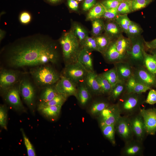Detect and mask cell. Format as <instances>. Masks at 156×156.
Wrapping results in <instances>:
<instances>
[{
	"mask_svg": "<svg viewBox=\"0 0 156 156\" xmlns=\"http://www.w3.org/2000/svg\"><path fill=\"white\" fill-rule=\"evenodd\" d=\"M0 53L1 67L14 69L57 64L60 58L57 44L39 34L19 38L3 47Z\"/></svg>",
	"mask_w": 156,
	"mask_h": 156,
	"instance_id": "obj_1",
	"label": "cell"
},
{
	"mask_svg": "<svg viewBox=\"0 0 156 156\" xmlns=\"http://www.w3.org/2000/svg\"><path fill=\"white\" fill-rule=\"evenodd\" d=\"M29 73L36 87L40 89L48 86L55 85L61 76L50 64L31 68Z\"/></svg>",
	"mask_w": 156,
	"mask_h": 156,
	"instance_id": "obj_2",
	"label": "cell"
},
{
	"mask_svg": "<svg viewBox=\"0 0 156 156\" xmlns=\"http://www.w3.org/2000/svg\"><path fill=\"white\" fill-rule=\"evenodd\" d=\"M59 42L65 65L78 62L81 44L73 31L64 33Z\"/></svg>",
	"mask_w": 156,
	"mask_h": 156,
	"instance_id": "obj_3",
	"label": "cell"
},
{
	"mask_svg": "<svg viewBox=\"0 0 156 156\" xmlns=\"http://www.w3.org/2000/svg\"><path fill=\"white\" fill-rule=\"evenodd\" d=\"M141 94L125 92L118 99L117 104L121 115L129 116L139 112L145 101Z\"/></svg>",
	"mask_w": 156,
	"mask_h": 156,
	"instance_id": "obj_4",
	"label": "cell"
},
{
	"mask_svg": "<svg viewBox=\"0 0 156 156\" xmlns=\"http://www.w3.org/2000/svg\"><path fill=\"white\" fill-rule=\"evenodd\" d=\"M25 73L19 83L20 94L25 103L33 113L35 108L36 87L33 81Z\"/></svg>",
	"mask_w": 156,
	"mask_h": 156,
	"instance_id": "obj_5",
	"label": "cell"
},
{
	"mask_svg": "<svg viewBox=\"0 0 156 156\" xmlns=\"http://www.w3.org/2000/svg\"><path fill=\"white\" fill-rule=\"evenodd\" d=\"M25 73L20 70L1 67L0 90L1 94L19 82Z\"/></svg>",
	"mask_w": 156,
	"mask_h": 156,
	"instance_id": "obj_6",
	"label": "cell"
},
{
	"mask_svg": "<svg viewBox=\"0 0 156 156\" xmlns=\"http://www.w3.org/2000/svg\"><path fill=\"white\" fill-rule=\"evenodd\" d=\"M19 83L9 89L2 95L5 102L15 111L20 112H26L27 111L20 98Z\"/></svg>",
	"mask_w": 156,
	"mask_h": 156,
	"instance_id": "obj_7",
	"label": "cell"
},
{
	"mask_svg": "<svg viewBox=\"0 0 156 156\" xmlns=\"http://www.w3.org/2000/svg\"><path fill=\"white\" fill-rule=\"evenodd\" d=\"M87 72L78 61L65 65L62 75L77 85L84 82Z\"/></svg>",
	"mask_w": 156,
	"mask_h": 156,
	"instance_id": "obj_8",
	"label": "cell"
},
{
	"mask_svg": "<svg viewBox=\"0 0 156 156\" xmlns=\"http://www.w3.org/2000/svg\"><path fill=\"white\" fill-rule=\"evenodd\" d=\"M114 127L116 132L125 142L133 139L134 135L129 116H121Z\"/></svg>",
	"mask_w": 156,
	"mask_h": 156,
	"instance_id": "obj_9",
	"label": "cell"
},
{
	"mask_svg": "<svg viewBox=\"0 0 156 156\" xmlns=\"http://www.w3.org/2000/svg\"><path fill=\"white\" fill-rule=\"evenodd\" d=\"M98 115L100 126L114 125L121 114L117 104L109 105Z\"/></svg>",
	"mask_w": 156,
	"mask_h": 156,
	"instance_id": "obj_10",
	"label": "cell"
},
{
	"mask_svg": "<svg viewBox=\"0 0 156 156\" xmlns=\"http://www.w3.org/2000/svg\"><path fill=\"white\" fill-rule=\"evenodd\" d=\"M139 112L143 119L146 134L155 135L156 133V108H140Z\"/></svg>",
	"mask_w": 156,
	"mask_h": 156,
	"instance_id": "obj_11",
	"label": "cell"
},
{
	"mask_svg": "<svg viewBox=\"0 0 156 156\" xmlns=\"http://www.w3.org/2000/svg\"><path fill=\"white\" fill-rule=\"evenodd\" d=\"M77 85L62 75L55 85V88L59 94L67 97L71 96H76L77 88Z\"/></svg>",
	"mask_w": 156,
	"mask_h": 156,
	"instance_id": "obj_12",
	"label": "cell"
},
{
	"mask_svg": "<svg viewBox=\"0 0 156 156\" xmlns=\"http://www.w3.org/2000/svg\"><path fill=\"white\" fill-rule=\"evenodd\" d=\"M134 136L142 142L146 134L143 119L139 112L129 116Z\"/></svg>",
	"mask_w": 156,
	"mask_h": 156,
	"instance_id": "obj_13",
	"label": "cell"
},
{
	"mask_svg": "<svg viewBox=\"0 0 156 156\" xmlns=\"http://www.w3.org/2000/svg\"><path fill=\"white\" fill-rule=\"evenodd\" d=\"M144 50L143 44L140 41L138 40L134 42L127 53L129 63L137 66H143Z\"/></svg>",
	"mask_w": 156,
	"mask_h": 156,
	"instance_id": "obj_14",
	"label": "cell"
},
{
	"mask_svg": "<svg viewBox=\"0 0 156 156\" xmlns=\"http://www.w3.org/2000/svg\"><path fill=\"white\" fill-rule=\"evenodd\" d=\"M133 75L138 82L150 87L156 86V76L142 66H138L133 71Z\"/></svg>",
	"mask_w": 156,
	"mask_h": 156,
	"instance_id": "obj_15",
	"label": "cell"
},
{
	"mask_svg": "<svg viewBox=\"0 0 156 156\" xmlns=\"http://www.w3.org/2000/svg\"><path fill=\"white\" fill-rule=\"evenodd\" d=\"M121 151V154L125 156L141 155L143 153L142 142L133 139L125 142Z\"/></svg>",
	"mask_w": 156,
	"mask_h": 156,
	"instance_id": "obj_16",
	"label": "cell"
},
{
	"mask_svg": "<svg viewBox=\"0 0 156 156\" xmlns=\"http://www.w3.org/2000/svg\"><path fill=\"white\" fill-rule=\"evenodd\" d=\"M118 77L120 81H126L133 75V71L129 63L123 62L114 64Z\"/></svg>",
	"mask_w": 156,
	"mask_h": 156,
	"instance_id": "obj_17",
	"label": "cell"
},
{
	"mask_svg": "<svg viewBox=\"0 0 156 156\" xmlns=\"http://www.w3.org/2000/svg\"><path fill=\"white\" fill-rule=\"evenodd\" d=\"M105 59L108 62L116 63L123 62L125 57L120 55L117 51L115 42L110 44L103 53Z\"/></svg>",
	"mask_w": 156,
	"mask_h": 156,
	"instance_id": "obj_18",
	"label": "cell"
},
{
	"mask_svg": "<svg viewBox=\"0 0 156 156\" xmlns=\"http://www.w3.org/2000/svg\"><path fill=\"white\" fill-rule=\"evenodd\" d=\"M97 74L94 72H88L84 83L89 91L96 94H101L100 87L97 79Z\"/></svg>",
	"mask_w": 156,
	"mask_h": 156,
	"instance_id": "obj_19",
	"label": "cell"
},
{
	"mask_svg": "<svg viewBox=\"0 0 156 156\" xmlns=\"http://www.w3.org/2000/svg\"><path fill=\"white\" fill-rule=\"evenodd\" d=\"M89 52L83 47L79 53L78 61L87 72H94L93 60Z\"/></svg>",
	"mask_w": 156,
	"mask_h": 156,
	"instance_id": "obj_20",
	"label": "cell"
},
{
	"mask_svg": "<svg viewBox=\"0 0 156 156\" xmlns=\"http://www.w3.org/2000/svg\"><path fill=\"white\" fill-rule=\"evenodd\" d=\"M62 107L58 105L48 106L38 109V110L45 117L54 120L58 117Z\"/></svg>",
	"mask_w": 156,
	"mask_h": 156,
	"instance_id": "obj_21",
	"label": "cell"
},
{
	"mask_svg": "<svg viewBox=\"0 0 156 156\" xmlns=\"http://www.w3.org/2000/svg\"><path fill=\"white\" fill-rule=\"evenodd\" d=\"M41 89L42 91L39 96V103L49 101L59 94L55 88V85L48 86Z\"/></svg>",
	"mask_w": 156,
	"mask_h": 156,
	"instance_id": "obj_22",
	"label": "cell"
},
{
	"mask_svg": "<svg viewBox=\"0 0 156 156\" xmlns=\"http://www.w3.org/2000/svg\"><path fill=\"white\" fill-rule=\"evenodd\" d=\"M77 88L76 97L82 106H85L91 98L90 91L84 82L81 83Z\"/></svg>",
	"mask_w": 156,
	"mask_h": 156,
	"instance_id": "obj_23",
	"label": "cell"
},
{
	"mask_svg": "<svg viewBox=\"0 0 156 156\" xmlns=\"http://www.w3.org/2000/svg\"><path fill=\"white\" fill-rule=\"evenodd\" d=\"M126 82L121 81L116 84L112 89L109 93L111 99L115 101L118 99L126 92Z\"/></svg>",
	"mask_w": 156,
	"mask_h": 156,
	"instance_id": "obj_24",
	"label": "cell"
},
{
	"mask_svg": "<svg viewBox=\"0 0 156 156\" xmlns=\"http://www.w3.org/2000/svg\"><path fill=\"white\" fill-rule=\"evenodd\" d=\"M143 66L151 73L156 76V59L152 55L143 51Z\"/></svg>",
	"mask_w": 156,
	"mask_h": 156,
	"instance_id": "obj_25",
	"label": "cell"
},
{
	"mask_svg": "<svg viewBox=\"0 0 156 156\" xmlns=\"http://www.w3.org/2000/svg\"><path fill=\"white\" fill-rule=\"evenodd\" d=\"M105 8L102 3L96 4L90 10L87 17V20H92L100 18L103 16Z\"/></svg>",
	"mask_w": 156,
	"mask_h": 156,
	"instance_id": "obj_26",
	"label": "cell"
},
{
	"mask_svg": "<svg viewBox=\"0 0 156 156\" xmlns=\"http://www.w3.org/2000/svg\"><path fill=\"white\" fill-rule=\"evenodd\" d=\"M103 135L112 144L115 145V133L116 132L114 125H103L100 126Z\"/></svg>",
	"mask_w": 156,
	"mask_h": 156,
	"instance_id": "obj_27",
	"label": "cell"
},
{
	"mask_svg": "<svg viewBox=\"0 0 156 156\" xmlns=\"http://www.w3.org/2000/svg\"><path fill=\"white\" fill-rule=\"evenodd\" d=\"M67 97L66 96L58 94L53 99L47 102L39 103L38 109L44 107L54 105L62 106L66 101Z\"/></svg>",
	"mask_w": 156,
	"mask_h": 156,
	"instance_id": "obj_28",
	"label": "cell"
},
{
	"mask_svg": "<svg viewBox=\"0 0 156 156\" xmlns=\"http://www.w3.org/2000/svg\"><path fill=\"white\" fill-rule=\"evenodd\" d=\"M97 79L101 90V94H109L112 89L108 80L102 74H97Z\"/></svg>",
	"mask_w": 156,
	"mask_h": 156,
	"instance_id": "obj_29",
	"label": "cell"
},
{
	"mask_svg": "<svg viewBox=\"0 0 156 156\" xmlns=\"http://www.w3.org/2000/svg\"><path fill=\"white\" fill-rule=\"evenodd\" d=\"M116 48L120 55L125 57L130 47V43L125 38L121 37L115 42Z\"/></svg>",
	"mask_w": 156,
	"mask_h": 156,
	"instance_id": "obj_30",
	"label": "cell"
},
{
	"mask_svg": "<svg viewBox=\"0 0 156 156\" xmlns=\"http://www.w3.org/2000/svg\"><path fill=\"white\" fill-rule=\"evenodd\" d=\"M111 84L112 88L120 81L118 77L116 68H114L102 74Z\"/></svg>",
	"mask_w": 156,
	"mask_h": 156,
	"instance_id": "obj_31",
	"label": "cell"
},
{
	"mask_svg": "<svg viewBox=\"0 0 156 156\" xmlns=\"http://www.w3.org/2000/svg\"><path fill=\"white\" fill-rule=\"evenodd\" d=\"M116 21L119 26L127 33L128 27L131 21L127 14L118 15L116 18Z\"/></svg>",
	"mask_w": 156,
	"mask_h": 156,
	"instance_id": "obj_32",
	"label": "cell"
},
{
	"mask_svg": "<svg viewBox=\"0 0 156 156\" xmlns=\"http://www.w3.org/2000/svg\"><path fill=\"white\" fill-rule=\"evenodd\" d=\"M73 31L81 44H82L86 38L88 36L86 30L78 24H75L74 25Z\"/></svg>",
	"mask_w": 156,
	"mask_h": 156,
	"instance_id": "obj_33",
	"label": "cell"
},
{
	"mask_svg": "<svg viewBox=\"0 0 156 156\" xmlns=\"http://www.w3.org/2000/svg\"><path fill=\"white\" fill-rule=\"evenodd\" d=\"M109 105L108 103L104 101L95 102L92 104L90 107V113L93 115H98Z\"/></svg>",
	"mask_w": 156,
	"mask_h": 156,
	"instance_id": "obj_34",
	"label": "cell"
},
{
	"mask_svg": "<svg viewBox=\"0 0 156 156\" xmlns=\"http://www.w3.org/2000/svg\"><path fill=\"white\" fill-rule=\"evenodd\" d=\"M83 47L90 52L93 51H99L98 48L95 38L87 37L81 44Z\"/></svg>",
	"mask_w": 156,
	"mask_h": 156,
	"instance_id": "obj_35",
	"label": "cell"
},
{
	"mask_svg": "<svg viewBox=\"0 0 156 156\" xmlns=\"http://www.w3.org/2000/svg\"><path fill=\"white\" fill-rule=\"evenodd\" d=\"M118 14H126L132 11L131 1L130 0H123L117 8Z\"/></svg>",
	"mask_w": 156,
	"mask_h": 156,
	"instance_id": "obj_36",
	"label": "cell"
},
{
	"mask_svg": "<svg viewBox=\"0 0 156 156\" xmlns=\"http://www.w3.org/2000/svg\"><path fill=\"white\" fill-rule=\"evenodd\" d=\"M99 52L103 53L110 43L108 38L104 36H98L95 38Z\"/></svg>",
	"mask_w": 156,
	"mask_h": 156,
	"instance_id": "obj_37",
	"label": "cell"
},
{
	"mask_svg": "<svg viewBox=\"0 0 156 156\" xmlns=\"http://www.w3.org/2000/svg\"><path fill=\"white\" fill-rule=\"evenodd\" d=\"M20 131L23 138L24 144L27 150L28 156H35L36 155L34 148L29 139L26 136L23 128L20 129Z\"/></svg>",
	"mask_w": 156,
	"mask_h": 156,
	"instance_id": "obj_38",
	"label": "cell"
},
{
	"mask_svg": "<svg viewBox=\"0 0 156 156\" xmlns=\"http://www.w3.org/2000/svg\"><path fill=\"white\" fill-rule=\"evenodd\" d=\"M105 29L102 21L99 18L93 20L92 23V33L95 36L100 34Z\"/></svg>",
	"mask_w": 156,
	"mask_h": 156,
	"instance_id": "obj_39",
	"label": "cell"
},
{
	"mask_svg": "<svg viewBox=\"0 0 156 156\" xmlns=\"http://www.w3.org/2000/svg\"><path fill=\"white\" fill-rule=\"evenodd\" d=\"M7 110L5 105H1L0 106V125L5 130H7Z\"/></svg>",
	"mask_w": 156,
	"mask_h": 156,
	"instance_id": "obj_40",
	"label": "cell"
},
{
	"mask_svg": "<svg viewBox=\"0 0 156 156\" xmlns=\"http://www.w3.org/2000/svg\"><path fill=\"white\" fill-rule=\"evenodd\" d=\"M131 1L132 11H136L144 8L151 2L149 0H132Z\"/></svg>",
	"mask_w": 156,
	"mask_h": 156,
	"instance_id": "obj_41",
	"label": "cell"
},
{
	"mask_svg": "<svg viewBox=\"0 0 156 156\" xmlns=\"http://www.w3.org/2000/svg\"><path fill=\"white\" fill-rule=\"evenodd\" d=\"M118 26L117 24L112 22L107 23L105 26L106 31L112 36H115L118 34L120 31Z\"/></svg>",
	"mask_w": 156,
	"mask_h": 156,
	"instance_id": "obj_42",
	"label": "cell"
},
{
	"mask_svg": "<svg viewBox=\"0 0 156 156\" xmlns=\"http://www.w3.org/2000/svg\"><path fill=\"white\" fill-rule=\"evenodd\" d=\"M123 0H105L102 4L106 9L117 8Z\"/></svg>",
	"mask_w": 156,
	"mask_h": 156,
	"instance_id": "obj_43",
	"label": "cell"
},
{
	"mask_svg": "<svg viewBox=\"0 0 156 156\" xmlns=\"http://www.w3.org/2000/svg\"><path fill=\"white\" fill-rule=\"evenodd\" d=\"M151 89V87L140 82L137 81L136 85L132 93L141 94Z\"/></svg>",
	"mask_w": 156,
	"mask_h": 156,
	"instance_id": "obj_44",
	"label": "cell"
},
{
	"mask_svg": "<svg viewBox=\"0 0 156 156\" xmlns=\"http://www.w3.org/2000/svg\"><path fill=\"white\" fill-rule=\"evenodd\" d=\"M141 32V29L138 25L135 22L131 21L128 29L127 33L135 35L138 34Z\"/></svg>",
	"mask_w": 156,
	"mask_h": 156,
	"instance_id": "obj_45",
	"label": "cell"
},
{
	"mask_svg": "<svg viewBox=\"0 0 156 156\" xmlns=\"http://www.w3.org/2000/svg\"><path fill=\"white\" fill-rule=\"evenodd\" d=\"M136 83L137 81L133 75L130 77L126 81V92L132 93Z\"/></svg>",
	"mask_w": 156,
	"mask_h": 156,
	"instance_id": "obj_46",
	"label": "cell"
},
{
	"mask_svg": "<svg viewBox=\"0 0 156 156\" xmlns=\"http://www.w3.org/2000/svg\"><path fill=\"white\" fill-rule=\"evenodd\" d=\"M118 14L117 8L109 9H105L103 16L105 19H110L116 18Z\"/></svg>",
	"mask_w": 156,
	"mask_h": 156,
	"instance_id": "obj_47",
	"label": "cell"
},
{
	"mask_svg": "<svg viewBox=\"0 0 156 156\" xmlns=\"http://www.w3.org/2000/svg\"><path fill=\"white\" fill-rule=\"evenodd\" d=\"M20 22L23 24H28L31 21V16L30 13L27 11H23L20 14L19 18Z\"/></svg>",
	"mask_w": 156,
	"mask_h": 156,
	"instance_id": "obj_48",
	"label": "cell"
},
{
	"mask_svg": "<svg viewBox=\"0 0 156 156\" xmlns=\"http://www.w3.org/2000/svg\"><path fill=\"white\" fill-rule=\"evenodd\" d=\"M145 102L150 105H154L156 103V90L153 89L150 90Z\"/></svg>",
	"mask_w": 156,
	"mask_h": 156,
	"instance_id": "obj_49",
	"label": "cell"
},
{
	"mask_svg": "<svg viewBox=\"0 0 156 156\" xmlns=\"http://www.w3.org/2000/svg\"><path fill=\"white\" fill-rule=\"evenodd\" d=\"M96 0H85L82 5L83 10L88 11L90 10L96 4Z\"/></svg>",
	"mask_w": 156,
	"mask_h": 156,
	"instance_id": "obj_50",
	"label": "cell"
},
{
	"mask_svg": "<svg viewBox=\"0 0 156 156\" xmlns=\"http://www.w3.org/2000/svg\"><path fill=\"white\" fill-rule=\"evenodd\" d=\"M69 8L72 10L77 11L78 8V3L75 0H67Z\"/></svg>",
	"mask_w": 156,
	"mask_h": 156,
	"instance_id": "obj_51",
	"label": "cell"
},
{
	"mask_svg": "<svg viewBox=\"0 0 156 156\" xmlns=\"http://www.w3.org/2000/svg\"><path fill=\"white\" fill-rule=\"evenodd\" d=\"M147 47L152 49H156V38L151 41L145 42Z\"/></svg>",
	"mask_w": 156,
	"mask_h": 156,
	"instance_id": "obj_52",
	"label": "cell"
},
{
	"mask_svg": "<svg viewBox=\"0 0 156 156\" xmlns=\"http://www.w3.org/2000/svg\"><path fill=\"white\" fill-rule=\"evenodd\" d=\"M45 2L52 5H55L61 3L63 0H43Z\"/></svg>",
	"mask_w": 156,
	"mask_h": 156,
	"instance_id": "obj_53",
	"label": "cell"
},
{
	"mask_svg": "<svg viewBox=\"0 0 156 156\" xmlns=\"http://www.w3.org/2000/svg\"><path fill=\"white\" fill-rule=\"evenodd\" d=\"M5 34V32L3 30L0 29V40L1 41L4 38Z\"/></svg>",
	"mask_w": 156,
	"mask_h": 156,
	"instance_id": "obj_54",
	"label": "cell"
},
{
	"mask_svg": "<svg viewBox=\"0 0 156 156\" xmlns=\"http://www.w3.org/2000/svg\"><path fill=\"white\" fill-rule=\"evenodd\" d=\"M152 54L156 59V49H152Z\"/></svg>",
	"mask_w": 156,
	"mask_h": 156,
	"instance_id": "obj_55",
	"label": "cell"
},
{
	"mask_svg": "<svg viewBox=\"0 0 156 156\" xmlns=\"http://www.w3.org/2000/svg\"><path fill=\"white\" fill-rule=\"evenodd\" d=\"M77 1H81L83 0H76Z\"/></svg>",
	"mask_w": 156,
	"mask_h": 156,
	"instance_id": "obj_56",
	"label": "cell"
},
{
	"mask_svg": "<svg viewBox=\"0 0 156 156\" xmlns=\"http://www.w3.org/2000/svg\"><path fill=\"white\" fill-rule=\"evenodd\" d=\"M150 1H152V0H149Z\"/></svg>",
	"mask_w": 156,
	"mask_h": 156,
	"instance_id": "obj_57",
	"label": "cell"
},
{
	"mask_svg": "<svg viewBox=\"0 0 156 156\" xmlns=\"http://www.w3.org/2000/svg\"></svg>",
	"mask_w": 156,
	"mask_h": 156,
	"instance_id": "obj_58",
	"label": "cell"
}]
</instances>
